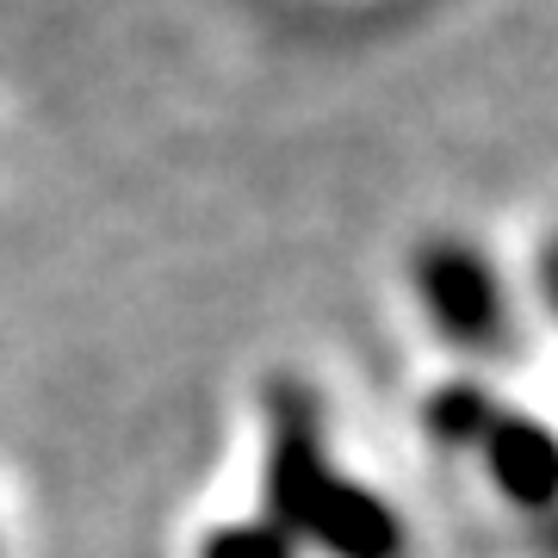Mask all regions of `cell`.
<instances>
[{
	"label": "cell",
	"instance_id": "cell-4",
	"mask_svg": "<svg viewBox=\"0 0 558 558\" xmlns=\"http://www.w3.org/2000/svg\"><path fill=\"white\" fill-rule=\"evenodd\" d=\"M304 546H317L323 558H410V527H403L398 502L336 472L299 527V553Z\"/></svg>",
	"mask_w": 558,
	"mask_h": 558
},
{
	"label": "cell",
	"instance_id": "cell-3",
	"mask_svg": "<svg viewBox=\"0 0 558 558\" xmlns=\"http://www.w3.org/2000/svg\"><path fill=\"white\" fill-rule=\"evenodd\" d=\"M478 459H484V478L497 484V497L509 509H521L527 521L558 509V428L553 422L502 403L497 422L478 440Z\"/></svg>",
	"mask_w": 558,
	"mask_h": 558
},
{
	"label": "cell",
	"instance_id": "cell-1",
	"mask_svg": "<svg viewBox=\"0 0 558 558\" xmlns=\"http://www.w3.org/2000/svg\"><path fill=\"white\" fill-rule=\"evenodd\" d=\"M410 286H416V304L428 329H435L447 348L472 360H497L509 354L515 341V304H509V286H502L497 260L484 255L478 242L465 236H428L410 255Z\"/></svg>",
	"mask_w": 558,
	"mask_h": 558
},
{
	"label": "cell",
	"instance_id": "cell-8",
	"mask_svg": "<svg viewBox=\"0 0 558 558\" xmlns=\"http://www.w3.org/2000/svg\"><path fill=\"white\" fill-rule=\"evenodd\" d=\"M534 546H539V558H558V509L534 521Z\"/></svg>",
	"mask_w": 558,
	"mask_h": 558
},
{
	"label": "cell",
	"instance_id": "cell-7",
	"mask_svg": "<svg viewBox=\"0 0 558 558\" xmlns=\"http://www.w3.org/2000/svg\"><path fill=\"white\" fill-rule=\"evenodd\" d=\"M539 292H546V311L558 317V236L546 242V255H539Z\"/></svg>",
	"mask_w": 558,
	"mask_h": 558
},
{
	"label": "cell",
	"instance_id": "cell-2",
	"mask_svg": "<svg viewBox=\"0 0 558 558\" xmlns=\"http://www.w3.org/2000/svg\"><path fill=\"white\" fill-rule=\"evenodd\" d=\"M336 478L329 435H323V398L304 379L279 373L267 385V472H260V521L299 546V527L311 515L317 490Z\"/></svg>",
	"mask_w": 558,
	"mask_h": 558
},
{
	"label": "cell",
	"instance_id": "cell-6",
	"mask_svg": "<svg viewBox=\"0 0 558 558\" xmlns=\"http://www.w3.org/2000/svg\"><path fill=\"white\" fill-rule=\"evenodd\" d=\"M199 558H299V546L279 534L274 521H223L218 534L199 546Z\"/></svg>",
	"mask_w": 558,
	"mask_h": 558
},
{
	"label": "cell",
	"instance_id": "cell-5",
	"mask_svg": "<svg viewBox=\"0 0 558 558\" xmlns=\"http://www.w3.org/2000/svg\"><path fill=\"white\" fill-rule=\"evenodd\" d=\"M502 398L490 391L484 379H447L428 391V403H422V428H428V440L435 447H447V453H478L484 428L497 422Z\"/></svg>",
	"mask_w": 558,
	"mask_h": 558
}]
</instances>
